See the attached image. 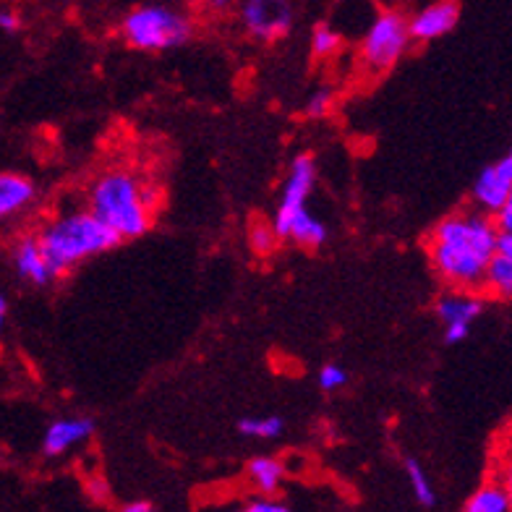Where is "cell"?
I'll list each match as a JSON object with an SVG mask.
<instances>
[{
  "label": "cell",
  "instance_id": "6",
  "mask_svg": "<svg viewBox=\"0 0 512 512\" xmlns=\"http://www.w3.org/2000/svg\"><path fill=\"white\" fill-rule=\"evenodd\" d=\"M293 3L290 0H246L241 6V21L251 37L275 42L293 27Z\"/></svg>",
  "mask_w": 512,
  "mask_h": 512
},
{
  "label": "cell",
  "instance_id": "5",
  "mask_svg": "<svg viewBox=\"0 0 512 512\" xmlns=\"http://www.w3.org/2000/svg\"><path fill=\"white\" fill-rule=\"evenodd\" d=\"M408 45H411L408 21L395 11H384L366 32L361 58L371 71H390L403 58Z\"/></svg>",
  "mask_w": 512,
  "mask_h": 512
},
{
  "label": "cell",
  "instance_id": "12",
  "mask_svg": "<svg viewBox=\"0 0 512 512\" xmlns=\"http://www.w3.org/2000/svg\"><path fill=\"white\" fill-rule=\"evenodd\" d=\"M34 183L21 173H0V220L19 215L34 202Z\"/></svg>",
  "mask_w": 512,
  "mask_h": 512
},
{
  "label": "cell",
  "instance_id": "19",
  "mask_svg": "<svg viewBox=\"0 0 512 512\" xmlns=\"http://www.w3.org/2000/svg\"><path fill=\"white\" fill-rule=\"evenodd\" d=\"M285 421L277 416H256V418H241L238 421V432L243 437L254 439H277L283 434Z\"/></svg>",
  "mask_w": 512,
  "mask_h": 512
},
{
  "label": "cell",
  "instance_id": "17",
  "mask_svg": "<svg viewBox=\"0 0 512 512\" xmlns=\"http://www.w3.org/2000/svg\"><path fill=\"white\" fill-rule=\"evenodd\" d=\"M510 505L512 497L507 489L497 484H486L465 502V512H510Z\"/></svg>",
  "mask_w": 512,
  "mask_h": 512
},
{
  "label": "cell",
  "instance_id": "16",
  "mask_svg": "<svg viewBox=\"0 0 512 512\" xmlns=\"http://www.w3.org/2000/svg\"><path fill=\"white\" fill-rule=\"evenodd\" d=\"M484 285L494 296L510 298L512 293V256L492 254L484 270Z\"/></svg>",
  "mask_w": 512,
  "mask_h": 512
},
{
  "label": "cell",
  "instance_id": "8",
  "mask_svg": "<svg viewBox=\"0 0 512 512\" xmlns=\"http://www.w3.org/2000/svg\"><path fill=\"white\" fill-rule=\"evenodd\" d=\"M473 199L486 209V212H497L502 204L512 199V157L486 165L473 183Z\"/></svg>",
  "mask_w": 512,
  "mask_h": 512
},
{
  "label": "cell",
  "instance_id": "28",
  "mask_svg": "<svg viewBox=\"0 0 512 512\" xmlns=\"http://www.w3.org/2000/svg\"><path fill=\"white\" fill-rule=\"evenodd\" d=\"M126 512H152L155 507H152V502H147V499H142V502H128L126 507H123Z\"/></svg>",
  "mask_w": 512,
  "mask_h": 512
},
{
  "label": "cell",
  "instance_id": "7",
  "mask_svg": "<svg viewBox=\"0 0 512 512\" xmlns=\"http://www.w3.org/2000/svg\"><path fill=\"white\" fill-rule=\"evenodd\" d=\"M314 183H317V162L311 155H298L290 165L288 181H285L283 196H280V207H277L275 225H272L277 238L285 236V228H288L290 220L306 207V199H309Z\"/></svg>",
  "mask_w": 512,
  "mask_h": 512
},
{
  "label": "cell",
  "instance_id": "22",
  "mask_svg": "<svg viewBox=\"0 0 512 512\" xmlns=\"http://www.w3.org/2000/svg\"><path fill=\"white\" fill-rule=\"evenodd\" d=\"M275 243V228H267V225H254V228H251V249H254L256 254H270V251L275 249Z\"/></svg>",
  "mask_w": 512,
  "mask_h": 512
},
{
  "label": "cell",
  "instance_id": "13",
  "mask_svg": "<svg viewBox=\"0 0 512 512\" xmlns=\"http://www.w3.org/2000/svg\"><path fill=\"white\" fill-rule=\"evenodd\" d=\"M484 311V301L479 296H473L468 290H460V293H447L437 301V317L442 322H465L473 324L481 317Z\"/></svg>",
  "mask_w": 512,
  "mask_h": 512
},
{
  "label": "cell",
  "instance_id": "1",
  "mask_svg": "<svg viewBox=\"0 0 512 512\" xmlns=\"http://www.w3.org/2000/svg\"><path fill=\"white\" fill-rule=\"evenodd\" d=\"M497 225L484 215H452L437 225L429 254L437 275L458 290L484 285V270L494 254Z\"/></svg>",
  "mask_w": 512,
  "mask_h": 512
},
{
  "label": "cell",
  "instance_id": "2",
  "mask_svg": "<svg viewBox=\"0 0 512 512\" xmlns=\"http://www.w3.org/2000/svg\"><path fill=\"white\" fill-rule=\"evenodd\" d=\"M157 202L155 186L123 168L102 173L89 191V212L115 230L121 241H134L152 228Z\"/></svg>",
  "mask_w": 512,
  "mask_h": 512
},
{
  "label": "cell",
  "instance_id": "14",
  "mask_svg": "<svg viewBox=\"0 0 512 512\" xmlns=\"http://www.w3.org/2000/svg\"><path fill=\"white\" fill-rule=\"evenodd\" d=\"M283 238H290V241L298 243V246H306V249H317V246H322V243L327 241V225H324L322 220H317V217L311 215L309 209L304 207L293 220H290Z\"/></svg>",
  "mask_w": 512,
  "mask_h": 512
},
{
  "label": "cell",
  "instance_id": "24",
  "mask_svg": "<svg viewBox=\"0 0 512 512\" xmlns=\"http://www.w3.org/2000/svg\"><path fill=\"white\" fill-rule=\"evenodd\" d=\"M249 512H288L290 507L280 499H275V494H262V497L251 499L249 505H246Z\"/></svg>",
  "mask_w": 512,
  "mask_h": 512
},
{
  "label": "cell",
  "instance_id": "31",
  "mask_svg": "<svg viewBox=\"0 0 512 512\" xmlns=\"http://www.w3.org/2000/svg\"><path fill=\"white\" fill-rule=\"evenodd\" d=\"M189 3H202V0H189Z\"/></svg>",
  "mask_w": 512,
  "mask_h": 512
},
{
  "label": "cell",
  "instance_id": "21",
  "mask_svg": "<svg viewBox=\"0 0 512 512\" xmlns=\"http://www.w3.org/2000/svg\"><path fill=\"white\" fill-rule=\"evenodd\" d=\"M345 382H348V371H345L343 366L324 364L322 371H319V387H322L324 392L340 390V387H345Z\"/></svg>",
  "mask_w": 512,
  "mask_h": 512
},
{
  "label": "cell",
  "instance_id": "11",
  "mask_svg": "<svg viewBox=\"0 0 512 512\" xmlns=\"http://www.w3.org/2000/svg\"><path fill=\"white\" fill-rule=\"evenodd\" d=\"M14 267L16 272H19L21 280H27V283L32 285H40V288L53 280V275H50L48 270V262H45V256H42L37 236H24L16 243Z\"/></svg>",
  "mask_w": 512,
  "mask_h": 512
},
{
  "label": "cell",
  "instance_id": "20",
  "mask_svg": "<svg viewBox=\"0 0 512 512\" xmlns=\"http://www.w3.org/2000/svg\"><path fill=\"white\" fill-rule=\"evenodd\" d=\"M343 40H340V34L335 32L327 24H317L314 32H311V53L317 55V58H330L340 50Z\"/></svg>",
  "mask_w": 512,
  "mask_h": 512
},
{
  "label": "cell",
  "instance_id": "23",
  "mask_svg": "<svg viewBox=\"0 0 512 512\" xmlns=\"http://www.w3.org/2000/svg\"><path fill=\"white\" fill-rule=\"evenodd\" d=\"M330 110H332L330 89H317V92L309 97V102H306V115H311V118H322V115H327Z\"/></svg>",
  "mask_w": 512,
  "mask_h": 512
},
{
  "label": "cell",
  "instance_id": "3",
  "mask_svg": "<svg viewBox=\"0 0 512 512\" xmlns=\"http://www.w3.org/2000/svg\"><path fill=\"white\" fill-rule=\"evenodd\" d=\"M37 241H40L42 256L48 262L53 280L74 270L76 264L105 254V251H113L115 246L123 243L118 233L110 230L102 220H97L89 209L53 220L50 225H45Z\"/></svg>",
  "mask_w": 512,
  "mask_h": 512
},
{
  "label": "cell",
  "instance_id": "27",
  "mask_svg": "<svg viewBox=\"0 0 512 512\" xmlns=\"http://www.w3.org/2000/svg\"><path fill=\"white\" fill-rule=\"evenodd\" d=\"M494 225H497V230H505V233H512V199L507 204H502V207L494 212Z\"/></svg>",
  "mask_w": 512,
  "mask_h": 512
},
{
  "label": "cell",
  "instance_id": "4",
  "mask_svg": "<svg viewBox=\"0 0 512 512\" xmlns=\"http://www.w3.org/2000/svg\"><path fill=\"white\" fill-rule=\"evenodd\" d=\"M123 40L142 53L178 48L191 37V21L165 6H139L123 19Z\"/></svg>",
  "mask_w": 512,
  "mask_h": 512
},
{
  "label": "cell",
  "instance_id": "18",
  "mask_svg": "<svg viewBox=\"0 0 512 512\" xmlns=\"http://www.w3.org/2000/svg\"><path fill=\"white\" fill-rule=\"evenodd\" d=\"M405 471H408V481H411L413 497L421 507H437V492H434L432 481L426 476L424 465H418V460H405Z\"/></svg>",
  "mask_w": 512,
  "mask_h": 512
},
{
  "label": "cell",
  "instance_id": "29",
  "mask_svg": "<svg viewBox=\"0 0 512 512\" xmlns=\"http://www.w3.org/2000/svg\"><path fill=\"white\" fill-rule=\"evenodd\" d=\"M6 317H8V301L6 296H3V290H0V332H3V327H6Z\"/></svg>",
  "mask_w": 512,
  "mask_h": 512
},
{
  "label": "cell",
  "instance_id": "26",
  "mask_svg": "<svg viewBox=\"0 0 512 512\" xmlns=\"http://www.w3.org/2000/svg\"><path fill=\"white\" fill-rule=\"evenodd\" d=\"M0 29L6 34H16L21 29V16L11 8H0Z\"/></svg>",
  "mask_w": 512,
  "mask_h": 512
},
{
  "label": "cell",
  "instance_id": "25",
  "mask_svg": "<svg viewBox=\"0 0 512 512\" xmlns=\"http://www.w3.org/2000/svg\"><path fill=\"white\" fill-rule=\"evenodd\" d=\"M468 335H471V324H465V322H447L445 324V343L458 345V343H463Z\"/></svg>",
  "mask_w": 512,
  "mask_h": 512
},
{
  "label": "cell",
  "instance_id": "9",
  "mask_svg": "<svg viewBox=\"0 0 512 512\" xmlns=\"http://www.w3.org/2000/svg\"><path fill=\"white\" fill-rule=\"evenodd\" d=\"M460 19V3L458 0H437L432 6H426L424 11H418L411 21H408V32L411 40L432 42L450 34L458 27Z\"/></svg>",
  "mask_w": 512,
  "mask_h": 512
},
{
  "label": "cell",
  "instance_id": "15",
  "mask_svg": "<svg viewBox=\"0 0 512 512\" xmlns=\"http://www.w3.org/2000/svg\"><path fill=\"white\" fill-rule=\"evenodd\" d=\"M249 479L262 494H277V489L283 486L285 468L275 458H254L249 463Z\"/></svg>",
  "mask_w": 512,
  "mask_h": 512
},
{
  "label": "cell",
  "instance_id": "30",
  "mask_svg": "<svg viewBox=\"0 0 512 512\" xmlns=\"http://www.w3.org/2000/svg\"><path fill=\"white\" fill-rule=\"evenodd\" d=\"M212 3V8H228L230 0H209Z\"/></svg>",
  "mask_w": 512,
  "mask_h": 512
},
{
  "label": "cell",
  "instance_id": "10",
  "mask_svg": "<svg viewBox=\"0 0 512 512\" xmlns=\"http://www.w3.org/2000/svg\"><path fill=\"white\" fill-rule=\"evenodd\" d=\"M92 434H95V421L92 418H58V421L48 426V432L42 437V452L48 458H58V455L68 452L71 447L81 445Z\"/></svg>",
  "mask_w": 512,
  "mask_h": 512
}]
</instances>
